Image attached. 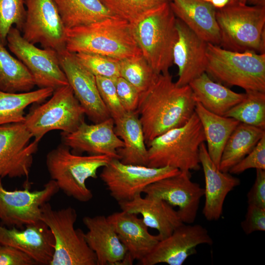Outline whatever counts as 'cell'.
Here are the masks:
<instances>
[{
    "label": "cell",
    "instance_id": "obj_30",
    "mask_svg": "<svg viewBox=\"0 0 265 265\" xmlns=\"http://www.w3.org/2000/svg\"><path fill=\"white\" fill-rule=\"evenodd\" d=\"M265 135V129L239 123L224 146L219 169L228 172L246 156Z\"/></svg>",
    "mask_w": 265,
    "mask_h": 265
},
{
    "label": "cell",
    "instance_id": "obj_32",
    "mask_svg": "<svg viewBox=\"0 0 265 265\" xmlns=\"http://www.w3.org/2000/svg\"><path fill=\"white\" fill-rule=\"evenodd\" d=\"M35 86L26 67L0 43V90L10 93L26 92Z\"/></svg>",
    "mask_w": 265,
    "mask_h": 265
},
{
    "label": "cell",
    "instance_id": "obj_3",
    "mask_svg": "<svg viewBox=\"0 0 265 265\" xmlns=\"http://www.w3.org/2000/svg\"><path fill=\"white\" fill-rule=\"evenodd\" d=\"M132 25L141 53L157 74L169 72L178 38L177 18L170 2L149 12Z\"/></svg>",
    "mask_w": 265,
    "mask_h": 265
},
{
    "label": "cell",
    "instance_id": "obj_29",
    "mask_svg": "<svg viewBox=\"0 0 265 265\" xmlns=\"http://www.w3.org/2000/svg\"><path fill=\"white\" fill-rule=\"evenodd\" d=\"M67 29L88 25L114 15L100 0H53Z\"/></svg>",
    "mask_w": 265,
    "mask_h": 265
},
{
    "label": "cell",
    "instance_id": "obj_41",
    "mask_svg": "<svg viewBox=\"0 0 265 265\" xmlns=\"http://www.w3.org/2000/svg\"><path fill=\"white\" fill-rule=\"evenodd\" d=\"M241 227L246 235L255 232L265 231V209L248 204L244 219Z\"/></svg>",
    "mask_w": 265,
    "mask_h": 265
},
{
    "label": "cell",
    "instance_id": "obj_2",
    "mask_svg": "<svg viewBox=\"0 0 265 265\" xmlns=\"http://www.w3.org/2000/svg\"><path fill=\"white\" fill-rule=\"evenodd\" d=\"M66 50L119 60L142 54L132 25L118 16L66 31Z\"/></svg>",
    "mask_w": 265,
    "mask_h": 265
},
{
    "label": "cell",
    "instance_id": "obj_39",
    "mask_svg": "<svg viewBox=\"0 0 265 265\" xmlns=\"http://www.w3.org/2000/svg\"><path fill=\"white\" fill-rule=\"evenodd\" d=\"M265 170V135L253 149L228 171L239 174L249 169Z\"/></svg>",
    "mask_w": 265,
    "mask_h": 265
},
{
    "label": "cell",
    "instance_id": "obj_37",
    "mask_svg": "<svg viewBox=\"0 0 265 265\" xmlns=\"http://www.w3.org/2000/svg\"><path fill=\"white\" fill-rule=\"evenodd\" d=\"M79 61L95 76L112 79L120 77V60L98 54L74 53Z\"/></svg>",
    "mask_w": 265,
    "mask_h": 265
},
{
    "label": "cell",
    "instance_id": "obj_12",
    "mask_svg": "<svg viewBox=\"0 0 265 265\" xmlns=\"http://www.w3.org/2000/svg\"><path fill=\"white\" fill-rule=\"evenodd\" d=\"M6 40L9 50L26 67L39 88L54 90L69 84L56 51L37 47L25 39L15 26L10 29Z\"/></svg>",
    "mask_w": 265,
    "mask_h": 265
},
{
    "label": "cell",
    "instance_id": "obj_19",
    "mask_svg": "<svg viewBox=\"0 0 265 265\" xmlns=\"http://www.w3.org/2000/svg\"><path fill=\"white\" fill-rule=\"evenodd\" d=\"M178 38L173 50V62L178 68L176 84L187 85L206 72L208 43L177 18Z\"/></svg>",
    "mask_w": 265,
    "mask_h": 265
},
{
    "label": "cell",
    "instance_id": "obj_26",
    "mask_svg": "<svg viewBox=\"0 0 265 265\" xmlns=\"http://www.w3.org/2000/svg\"><path fill=\"white\" fill-rule=\"evenodd\" d=\"M114 121L115 132L124 144L117 150L119 160L124 164L147 166L148 149L137 112H126Z\"/></svg>",
    "mask_w": 265,
    "mask_h": 265
},
{
    "label": "cell",
    "instance_id": "obj_9",
    "mask_svg": "<svg viewBox=\"0 0 265 265\" xmlns=\"http://www.w3.org/2000/svg\"><path fill=\"white\" fill-rule=\"evenodd\" d=\"M85 111L68 84L53 92L50 99L34 106L24 123L34 139L39 141L53 130L70 133L84 121Z\"/></svg>",
    "mask_w": 265,
    "mask_h": 265
},
{
    "label": "cell",
    "instance_id": "obj_10",
    "mask_svg": "<svg viewBox=\"0 0 265 265\" xmlns=\"http://www.w3.org/2000/svg\"><path fill=\"white\" fill-rule=\"evenodd\" d=\"M180 172L178 169L169 166L151 167L127 164L119 159H111L103 167L100 178L110 195L118 204L132 200L141 194L149 185Z\"/></svg>",
    "mask_w": 265,
    "mask_h": 265
},
{
    "label": "cell",
    "instance_id": "obj_25",
    "mask_svg": "<svg viewBox=\"0 0 265 265\" xmlns=\"http://www.w3.org/2000/svg\"><path fill=\"white\" fill-rule=\"evenodd\" d=\"M170 5L176 17L208 43L219 45L220 32L216 9L202 0H171Z\"/></svg>",
    "mask_w": 265,
    "mask_h": 265
},
{
    "label": "cell",
    "instance_id": "obj_31",
    "mask_svg": "<svg viewBox=\"0 0 265 265\" xmlns=\"http://www.w3.org/2000/svg\"><path fill=\"white\" fill-rule=\"evenodd\" d=\"M53 91L50 88L22 93H10L0 90V125L24 122L26 108L31 104L42 103L51 97Z\"/></svg>",
    "mask_w": 265,
    "mask_h": 265
},
{
    "label": "cell",
    "instance_id": "obj_14",
    "mask_svg": "<svg viewBox=\"0 0 265 265\" xmlns=\"http://www.w3.org/2000/svg\"><path fill=\"white\" fill-rule=\"evenodd\" d=\"M24 122L0 125V178H28L38 149Z\"/></svg>",
    "mask_w": 265,
    "mask_h": 265
},
{
    "label": "cell",
    "instance_id": "obj_47",
    "mask_svg": "<svg viewBox=\"0 0 265 265\" xmlns=\"http://www.w3.org/2000/svg\"><path fill=\"white\" fill-rule=\"evenodd\" d=\"M203 0V1H206V2H210H210H211V1H212V0Z\"/></svg>",
    "mask_w": 265,
    "mask_h": 265
},
{
    "label": "cell",
    "instance_id": "obj_23",
    "mask_svg": "<svg viewBox=\"0 0 265 265\" xmlns=\"http://www.w3.org/2000/svg\"><path fill=\"white\" fill-rule=\"evenodd\" d=\"M106 217L126 248L132 264L144 259L160 239L158 235L149 233V228L136 214L121 210Z\"/></svg>",
    "mask_w": 265,
    "mask_h": 265
},
{
    "label": "cell",
    "instance_id": "obj_38",
    "mask_svg": "<svg viewBox=\"0 0 265 265\" xmlns=\"http://www.w3.org/2000/svg\"><path fill=\"white\" fill-rule=\"evenodd\" d=\"M101 99L110 117L114 121L121 117L126 112L119 99L114 79L95 76Z\"/></svg>",
    "mask_w": 265,
    "mask_h": 265
},
{
    "label": "cell",
    "instance_id": "obj_22",
    "mask_svg": "<svg viewBox=\"0 0 265 265\" xmlns=\"http://www.w3.org/2000/svg\"><path fill=\"white\" fill-rule=\"evenodd\" d=\"M82 221L87 229L85 239L95 254L97 265H124L127 249L107 217L86 216Z\"/></svg>",
    "mask_w": 265,
    "mask_h": 265
},
{
    "label": "cell",
    "instance_id": "obj_33",
    "mask_svg": "<svg viewBox=\"0 0 265 265\" xmlns=\"http://www.w3.org/2000/svg\"><path fill=\"white\" fill-rule=\"evenodd\" d=\"M224 116L265 129V92L245 91V98L231 108Z\"/></svg>",
    "mask_w": 265,
    "mask_h": 265
},
{
    "label": "cell",
    "instance_id": "obj_11",
    "mask_svg": "<svg viewBox=\"0 0 265 265\" xmlns=\"http://www.w3.org/2000/svg\"><path fill=\"white\" fill-rule=\"evenodd\" d=\"M59 190L53 180L38 190L31 191L27 180L24 189L8 190L0 178V224L7 227L23 229L40 222L42 206Z\"/></svg>",
    "mask_w": 265,
    "mask_h": 265
},
{
    "label": "cell",
    "instance_id": "obj_21",
    "mask_svg": "<svg viewBox=\"0 0 265 265\" xmlns=\"http://www.w3.org/2000/svg\"><path fill=\"white\" fill-rule=\"evenodd\" d=\"M199 159L205 182V201L203 214L210 221L218 220L221 216L225 198L235 187L239 186L240 180L229 172L220 171L210 158L205 144L199 149Z\"/></svg>",
    "mask_w": 265,
    "mask_h": 265
},
{
    "label": "cell",
    "instance_id": "obj_46",
    "mask_svg": "<svg viewBox=\"0 0 265 265\" xmlns=\"http://www.w3.org/2000/svg\"><path fill=\"white\" fill-rule=\"evenodd\" d=\"M247 0H230L229 1H236L242 3L246 4Z\"/></svg>",
    "mask_w": 265,
    "mask_h": 265
},
{
    "label": "cell",
    "instance_id": "obj_24",
    "mask_svg": "<svg viewBox=\"0 0 265 265\" xmlns=\"http://www.w3.org/2000/svg\"><path fill=\"white\" fill-rule=\"evenodd\" d=\"M122 211L140 214L146 225L156 230L160 239L170 235L183 222L178 211L165 201L141 194L132 200L118 203Z\"/></svg>",
    "mask_w": 265,
    "mask_h": 265
},
{
    "label": "cell",
    "instance_id": "obj_7",
    "mask_svg": "<svg viewBox=\"0 0 265 265\" xmlns=\"http://www.w3.org/2000/svg\"><path fill=\"white\" fill-rule=\"evenodd\" d=\"M206 73L218 82L265 92V53L225 49L208 43Z\"/></svg>",
    "mask_w": 265,
    "mask_h": 265
},
{
    "label": "cell",
    "instance_id": "obj_18",
    "mask_svg": "<svg viewBox=\"0 0 265 265\" xmlns=\"http://www.w3.org/2000/svg\"><path fill=\"white\" fill-rule=\"evenodd\" d=\"M61 135L62 144L75 151L106 155L112 159H119L117 150L124 145L115 132L111 117L92 124L84 121L74 132H61Z\"/></svg>",
    "mask_w": 265,
    "mask_h": 265
},
{
    "label": "cell",
    "instance_id": "obj_13",
    "mask_svg": "<svg viewBox=\"0 0 265 265\" xmlns=\"http://www.w3.org/2000/svg\"><path fill=\"white\" fill-rule=\"evenodd\" d=\"M26 18L23 36L60 53L66 50L65 28L53 0H24Z\"/></svg>",
    "mask_w": 265,
    "mask_h": 265
},
{
    "label": "cell",
    "instance_id": "obj_40",
    "mask_svg": "<svg viewBox=\"0 0 265 265\" xmlns=\"http://www.w3.org/2000/svg\"><path fill=\"white\" fill-rule=\"evenodd\" d=\"M114 82L119 99L126 112L136 111L140 92L120 76L114 79Z\"/></svg>",
    "mask_w": 265,
    "mask_h": 265
},
{
    "label": "cell",
    "instance_id": "obj_35",
    "mask_svg": "<svg viewBox=\"0 0 265 265\" xmlns=\"http://www.w3.org/2000/svg\"><path fill=\"white\" fill-rule=\"evenodd\" d=\"M115 16L132 24L149 12L171 0H100Z\"/></svg>",
    "mask_w": 265,
    "mask_h": 265
},
{
    "label": "cell",
    "instance_id": "obj_28",
    "mask_svg": "<svg viewBox=\"0 0 265 265\" xmlns=\"http://www.w3.org/2000/svg\"><path fill=\"white\" fill-rule=\"evenodd\" d=\"M195 112L203 127L209 155L219 168L224 146L229 136L240 122L233 118L211 112L198 103H196Z\"/></svg>",
    "mask_w": 265,
    "mask_h": 265
},
{
    "label": "cell",
    "instance_id": "obj_20",
    "mask_svg": "<svg viewBox=\"0 0 265 265\" xmlns=\"http://www.w3.org/2000/svg\"><path fill=\"white\" fill-rule=\"evenodd\" d=\"M0 245L10 246L30 256L37 264L50 265L54 248L51 231L43 221L23 229L0 224Z\"/></svg>",
    "mask_w": 265,
    "mask_h": 265
},
{
    "label": "cell",
    "instance_id": "obj_42",
    "mask_svg": "<svg viewBox=\"0 0 265 265\" xmlns=\"http://www.w3.org/2000/svg\"><path fill=\"white\" fill-rule=\"evenodd\" d=\"M36 262L28 254L16 248L0 245V265H33Z\"/></svg>",
    "mask_w": 265,
    "mask_h": 265
},
{
    "label": "cell",
    "instance_id": "obj_44",
    "mask_svg": "<svg viewBox=\"0 0 265 265\" xmlns=\"http://www.w3.org/2000/svg\"><path fill=\"white\" fill-rule=\"evenodd\" d=\"M230 0H212L210 2L216 9H220L225 6L229 2Z\"/></svg>",
    "mask_w": 265,
    "mask_h": 265
},
{
    "label": "cell",
    "instance_id": "obj_16",
    "mask_svg": "<svg viewBox=\"0 0 265 265\" xmlns=\"http://www.w3.org/2000/svg\"><path fill=\"white\" fill-rule=\"evenodd\" d=\"M191 176L190 171H180L149 185L143 193L162 199L173 207H178L183 222L193 224L204 195V188L191 181Z\"/></svg>",
    "mask_w": 265,
    "mask_h": 265
},
{
    "label": "cell",
    "instance_id": "obj_45",
    "mask_svg": "<svg viewBox=\"0 0 265 265\" xmlns=\"http://www.w3.org/2000/svg\"><path fill=\"white\" fill-rule=\"evenodd\" d=\"M247 3L250 5L265 6V0H247Z\"/></svg>",
    "mask_w": 265,
    "mask_h": 265
},
{
    "label": "cell",
    "instance_id": "obj_43",
    "mask_svg": "<svg viewBox=\"0 0 265 265\" xmlns=\"http://www.w3.org/2000/svg\"><path fill=\"white\" fill-rule=\"evenodd\" d=\"M256 170L255 182L247 194V203L265 209V170Z\"/></svg>",
    "mask_w": 265,
    "mask_h": 265
},
{
    "label": "cell",
    "instance_id": "obj_34",
    "mask_svg": "<svg viewBox=\"0 0 265 265\" xmlns=\"http://www.w3.org/2000/svg\"><path fill=\"white\" fill-rule=\"evenodd\" d=\"M120 76L140 92L147 90L157 80L156 73L142 54L120 60Z\"/></svg>",
    "mask_w": 265,
    "mask_h": 265
},
{
    "label": "cell",
    "instance_id": "obj_15",
    "mask_svg": "<svg viewBox=\"0 0 265 265\" xmlns=\"http://www.w3.org/2000/svg\"><path fill=\"white\" fill-rule=\"evenodd\" d=\"M212 244L213 240L204 227L197 224L183 223L170 235L160 239L138 263L141 265L161 263L182 265L188 257L196 253L198 245Z\"/></svg>",
    "mask_w": 265,
    "mask_h": 265
},
{
    "label": "cell",
    "instance_id": "obj_36",
    "mask_svg": "<svg viewBox=\"0 0 265 265\" xmlns=\"http://www.w3.org/2000/svg\"><path fill=\"white\" fill-rule=\"evenodd\" d=\"M24 0H0V43L7 45V36L12 26L23 30L26 8Z\"/></svg>",
    "mask_w": 265,
    "mask_h": 265
},
{
    "label": "cell",
    "instance_id": "obj_4",
    "mask_svg": "<svg viewBox=\"0 0 265 265\" xmlns=\"http://www.w3.org/2000/svg\"><path fill=\"white\" fill-rule=\"evenodd\" d=\"M205 141L202 125L194 112L185 124L161 134L148 143L147 166H169L180 171L198 170L201 165L200 146Z\"/></svg>",
    "mask_w": 265,
    "mask_h": 265
},
{
    "label": "cell",
    "instance_id": "obj_17",
    "mask_svg": "<svg viewBox=\"0 0 265 265\" xmlns=\"http://www.w3.org/2000/svg\"><path fill=\"white\" fill-rule=\"evenodd\" d=\"M58 54L68 84L85 115L94 123L111 117L100 96L96 77L79 61L74 53L66 50Z\"/></svg>",
    "mask_w": 265,
    "mask_h": 265
},
{
    "label": "cell",
    "instance_id": "obj_1",
    "mask_svg": "<svg viewBox=\"0 0 265 265\" xmlns=\"http://www.w3.org/2000/svg\"><path fill=\"white\" fill-rule=\"evenodd\" d=\"M196 102L189 85L179 86L169 72L160 74L140 93L136 112L146 145L156 137L185 124L195 112Z\"/></svg>",
    "mask_w": 265,
    "mask_h": 265
},
{
    "label": "cell",
    "instance_id": "obj_8",
    "mask_svg": "<svg viewBox=\"0 0 265 265\" xmlns=\"http://www.w3.org/2000/svg\"><path fill=\"white\" fill-rule=\"evenodd\" d=\"M76 210L70 206L55 210L49 202L41 208V220L51 231L54 252L50 265H97L95 253L88 245L83 231L75 229Z\"/></svg>",
    "mask_w": 265,
    "mask_h": 265
},
{
    "label": "cell",
    "instance_id": "obj_6",
    "mask_svg": "<svg viewBox=\"0 0 265 265\" xmlns=\"http://www.w3.org/2000/svg\"><path fill=\"white\" fill-rule=\"evenodd\" d=\"M111 159L106 155H77L61 144L47 154L46 164L51 180L59 190L78 201L87 202L93 197L86 186L87 180L97 178L98 170Z\"/></svg>",
    "mask_w": 265,
    "mask_h": 265
},
{
    "label": "cell",
    "instance_id": "obj_5",
    "mask_svg": "<svg viewBox=\"0 0 265 265\" xmlns=\"http://www.w3.org/2000/svg\"><path fill=\"white\" fill-rule=\"evenodd\" d=\"M222 48L265 53V6L229 1L216 9Z\"/></svg>",
    "mask_w": 265,
    "mask_h": 265
},
{
    "label": "cell",
    "instance_id": "obj_27",
    "mask_svg": "<svg viewBox=\"0 0 265 265\" xmlns=\"http://www.w3.org/2000/svg\"><path fill=\"white\" fill-rule=\"evenodd\" d=\"M196 103L214 114L224 116L233 106L241 101L245 93H237L218 82H214L206 73L188 84Z\"/></svg>",
    "mask_w": 265,
    "mask_h": 265
}]
</instances>
